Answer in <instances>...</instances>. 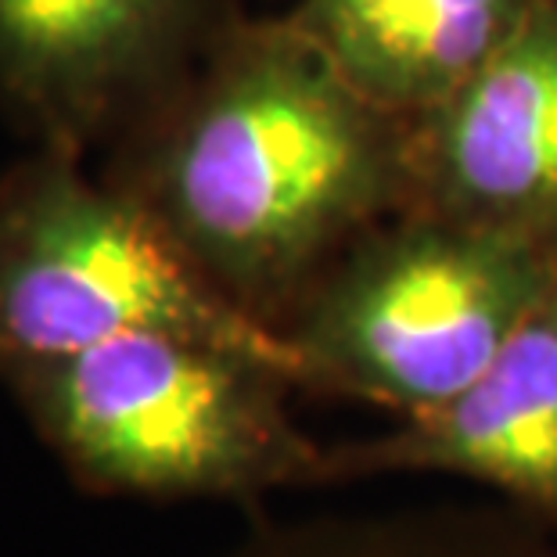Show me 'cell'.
<instances>
[{"label":"cell","mask_w":557,"mask_h":557,"mask_svg":"<svg viewBox=\"0 0 557 557\" xmlns=\"http://www.w3.org/2000/svg\"><path fill=\"white\" fill-rule=\"evenodd\" d=\"M554 288L543 248L403 206L331 259L281 335L299 388L407 418L475 382Z\"/></svg>","instance_id":"cell-3"},{"label":"cell","mask_w":557,"mask_h":557,"mask_svg":"<svg viewBox=\"0 0 557 557\" xmlns=\"http://www.w3.org/2000/svg\"><path fill=\"white\" fill-rule=\"evenodd\" d=\"M109 173L216 288L281 320L357 234L407 206V123L281 18L212 33Z\"/></svg>","instance_id":"cell-1"},{"label":"cell","mask_w":557,"mask_h":557,"mask_svg":"<svg viewBox=\"0 0 557 557\" xmlns=\"http://www.w3.org/2000/svg\"><path fill=\"white\" fill-rule=\"evenodd\" d=\"M371 475L471 479L557 529V288L457 396L327 446V482Z\"/></svg>","instance_id":"cell-7"},{"label":"cell","mask_w":557,"mask_h":557,"mask_svg":"<svg viewBox=\"0 0 557 557\" xmlns=\"http://www.w3.org/2000/svg\"><path fill=\"white\" fill-rule=\"evenodd\" d=\"M140 331L216 342L295 382L281 331L227 299L134 195L76 151L33 145L0 173V371Z\"/></svg>","instance_id":"cell-4"},{"label":"cell","mask_w":557,"mask_h":557,"mask_svg":"<svg viewBox=\"0 0 557 557\" xmlns=\"http://www.w3.org/2000/svg\"><path fill=\"white\" fill-rule=\"evenodd\" d=\"M216 557H557V529L507 500L317 515L256 525Z\"/></svg>","instance_id":"cell-9"},{"label":"cell","mask_w":557,"mask_h":557,"mask_svg":"<svg viewBox=\"0 0 557 557\" xmlns=\"http://www.w3.org/2000/svg\"><path fill=\"white\" fill-rule=\"evenodd\" d=\"M407 206L515 234L557 259V0L407 123Z\"/></svg>","instance_id":"cell-6"},{"label":"cell","mask_w":557,"mask_h":557,"mask_svg":"<svg viewBox=\"0 0 557 557\" xmlns=\"http://www.w3.org/2000/svg\"><path fill=\"white\" fill-rule=\"evenodd\" d=\"M206 26V0H0V112L83 156L187 73Z\"/></svg>","instance_id":"cell-5"},{"label":"cell","mask_w":557,"mask_h":557,"mask_svg":"<svg viewBox=\"0 0 557 557\" xmlns=\"http://www.w3.org/2000/svg\"><path fill=\"white\" fill-rule=\"evenodd\" d=\"M0 382L87 493L245 504L327 482V446L288 410L292 377L216 342L140 331Z\"/></svg>","instance_id":"cell-2"},{"label":"cell","mask_w":557,"mask_h":557,"mask_svg":"<svg viewBox=\"0 0 557 557\" xmlns=\"http://www.w3.org/2000/svg\"><path fill=\"white\" fill-rule=\"evenodd\" d=\"M550 0H295L284 22L352 90L399 123L421 120Z\"/></svg>","instance_id":"cell-8"}]
</instances>
